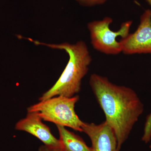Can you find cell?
<instances>
[{"label":"cell","mask_w":151,"mask_h":151,"mask_svg":"<svg viewBox=\"0 0 151 151\" xmlns=\"http://www.w3.org/2000/svg\"><path fill=\"white\" fill-rule=\"evenodd\" d=\"M113 19L106 17L101 20H94L87 24L90 35L91 44L94 49L100 52L109 55H116L122 52L120 41L117 38H124L129 34L132 21L124 22L117 31L110 29Z\"/></svg>","instance_id":"obj_4"},{"label":"cell","mask_w":151,"mask_h":151,"mask_svg":"<svg viewBox=\"0 0 151 151\" xmlns=\"http://www.w3.org/2000/svg\"><path fill=\"white\" fill-rule=\"evenodd\" d=\"M120 42L124 54H151L150 10H146L142 15L139 24L135 32L121 39Z\"/></svg>","instance_id":"obj_5"},{"label":"cell","mask_w":151,"mask_h":151,"mask_svg":"<svg viewBox=\"0 0 151 151\" xmlns=\"http://www.w3.org/2000/svg\"><path fill=\"white\" fill-rule=\"evenodd\" d=\"M26 39L36 45L64 50L69 56L67 65L60 77L50 89L40 97V101L59 95L72 97L80 92L81 81L88 73L92 61L89 48L84 41L80 40L74 44L63 42L56 44L40 42L30 38Z\"/></svg>","instance_id":"obj_2"},{"label":"cell","mask_w":151,"mask_h":151,"mask_svg":"<svg viewBox=\"0 0 151 151\" xmlns=\"http://www.w3.org/2000/svg\"><path fill=\"white\" fill-rule=\"evenodd\" d=\"M62 151H93L83 139L65 127L57 125Z\"/></svg>","instance_id":"obj_8"},{"label":"cell","mask_w":151,"mask_h":151,"mask_svg":"<svg viewBox=\"0 0 151 151\" xmlns=\"http://www.w3.org/2000/svg\"><path fill=\"white\" fill-rule=\"evenodd\" d=\"M81 6L86 7L100 5L106 2L108 0H76Z\"/></svg>","instance_id":"obj_9"},{"label":"cell","mask_w":151,"mask_h":151,"mask_svg":"<svg viewBox=\"0 0 151 151\" xmlns=\"http://www.w3.org/2000/svg\"><path fill=\"white\" fill-rule=\"evenodd\" d=\"M150 148L151 149V145L150 146Z\"/></svg>","instance_id":"obj_13"},{"label":"cell","mask_w":151,"mask_h":151,"mask_svg":"<svg viewBox=\"0 0 151 151\" xmlns=\"http://www.w3.org/2000/svg\"><path fill=\"white\" fill-rule=\"evenodd\" d=\"M81 129L91 141L92 151H120L116 135L105 121L100 124L84 122Z\"/></svg>","instance_id":"obj_6"},{"label":"cell","mask_w":151,"mask_h":151,"mask_svg":"<svg viewBox=\"0 0 151 151\" xmlns=\"http://www.w3.org/2000/svg\"><path fill=\"white\" fill-rule=\"evenodd\" d=\"M42 120L37 112H27L24 118L17 122L15 129L33 135L45 145L61 147L59 139L52 135L50 128L42 123Z\"/></svg>","instance_id":"obj_7"},{"label":"cell","mask_w":151,"mask_h":151,"mask_svg":"<svg viewBox=\"0 0 151 151\" xmlns=\"http://www.w3.org/2000/svg\"><path fill=\"white\" fill-rule=\"evenodd\" d=\"M79 99L78 95L70 97L55 96L31 105L27 108V112H37L44 121L82 132L84 122L75 111L76 104Z\"/></svg>","instance_id":"obj_3"},{"label":"cell","mask_w":151,"mask_h":151,"mask_svg":"<svg viewBox=\"0 0 151 151\" xmlns=\"http://www.w3.org/2000/svg\"><path fill=\"white\" fill-rule=\"evenodd\" d=\"M150 117L151 118V113L150 114Z\"/></svg>","instance_id":"obj_12"},{"label":"cell","mask_w":151,"mask_h":151,"mask_svg":"<svg viewBox=\"0 0 151 151\" xmlns=\"http://www.w3.org/2000/svg\"><path fill=\"white\" fill-rule=\"evenodd\" d=\"M39 151H62L61 147H55L44 145L41 146Z\"/></svg>","instance_id":"obj_10"},{"label":"cell","mask_w":151,"mask_h":151,"mask_svg":"<svg viewBox=\"0 0 151 151\" xmlns=\"http://www.w3.org/2000/svg\"><path fill=\"white\" fill-rule=\"evenodd\" d=\"M89 84L105 113V122L116 135L120 150L143 113L144 105L133 89L113 84L105 76L93 73Z\"/></svg>","instance_id":"obj_1"},{"label":"cell","mask_w":151,"mask_h":151,"mask_svg":"<svg viewBox=\"0 0 151 151\" xmlns=\"http://www.w3.org/2000/svg\"><path fill=\"white\" fill-rule=\"evenodd\" d=\"M145 1H146L149 4H150V6L151 7V0H145ZM150 10L151 14V9H150Z\"/></svg>","instance_id":"obj_11"}]
</instances>
